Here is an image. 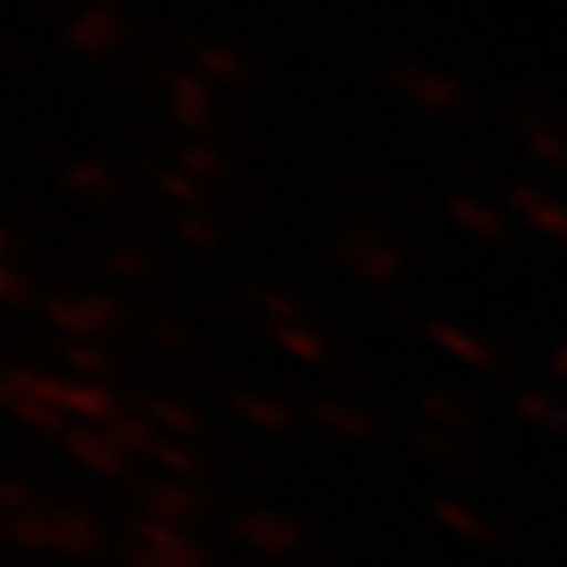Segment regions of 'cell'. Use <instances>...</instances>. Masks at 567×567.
<instances>
[{
	"mask_svg": "<svg viewBox=\"0 0 567 567\" xmlns=\"http://www.w3.org/2000/svg\"><path fill=\"white\" fill-rule=\"evenodd\" d=\"M0 391H13V395H34L42 404H51L55 412L84 421V425H105L110 416H118V395L102 383H89V379H55V374H42L30 365H13L0 374Z\"/></svg>",
	"mask_w": 567,
	"mask_h": 567,
	"instance_id": "6da1fadb",
	"label": "cell"
},
{
	"mask_svg": "<svg viewBox=\"0 0 567 567\" xmlns=\"http://www.w3.org/2000/svg\"><path fill=\"white\" fill-rule=\"evenodd\" d=\"M131 567H206V547L182 526V522H161V517H135L131 522Z\"/></svg>",
	"mask_w": 567,
	"mask_h": 567,
	"instance_id": "7a4b0ae2",
	"label": "cell"
},
{
	"mask_svg": "<svg viewBox=\"0 0 567 567\" xmlns=\"http://www.w3.org/2000/svg\"><path fill=\"white\" fill-rule=\"evenodd\" d=\"M47 324L68 332L72 341H97L105 332H114L122 324V307L110 295L84 290V295H55L47 299Z\"/></svg>",
	"mask_w": 567,
	"mask_h": 567,
	"instance_id": "3957f363",
	"label": "cell"
},
{
	"mask_svg": "<svg viewBox=\"0 0 567 567\" xmlns=\"http://www.w3.org/2000/svg\"><path fill=\"white\" fill-rule=\"evenodd\" d=\"M126 21H122L118 9L110 4H89L81 9L72 25H68V47L76 55H89V60H102V55H118L122 42H126Z\"/></svg>",
	"mask_w": 567,
	"mask_h": 567,
	"instance_id": "277c9868",
	"label": "cell"
},
{
	"mask_svg": "<svg viewBox=\"0 0 567 567\" xmlns=\"http://www.w3.org/2000/svg\"><path fill=\"white\" fill-rule=\"evenodd\" d=\"M63 450L84 466V471H93V475H105V480H122L126 475V466H131V454H122L114 442H110V433L102 425H72L63 433Z\"/></svg>",
	"mask_w": 567,
	"mask_h": 567,
	"instance_id": "5b68a950",
	"label": "cell"
},
{
	"mask_svg": "<svg viewBox=\"0 0 567 567\" xmlns=\"http://www.w3.org/2000/svg\"><path fill=\"white\" fill-rule=\"evenodd\" d=\"M206 76H198L194 68L189 72H173L168 81V105H173V118L182 122L185 131H206L210 114H215V97L206 89Z\"/></svg>",
	"mask_w": 567,
	"mask_h": 567,
	"instance_id": "8992f818",
	"label": "cell"
},
{
	"mask_svg": "<svg viewBox=\"0 0 567 567\" xmlns=\"http://www.w3.org/2000/svg\"><path fill=\"white\" fill-rule=\"evenodd\" d=\"M140 501L147 517H161V522H189L203 513V496L185 480H152L140 487Z\"/></svg>",
	"mask_w": 567,
	"mask_h": 567,
	"instance_id": "52a82bcc",
	"label": "cell"
},
{
	"mask_svg": "<svg viewBox=\"0 0 567 567\" xmlns=\"http://www.w3.org/2000/svg\"><path fill=\"white\" fill-rule=\"evenodd\" d=\"M55 550L60 555H72V559H84L93 550H102V526L81 513V508H55Z\"/></svg>",
	"mask_w": 567,
	"mask_h": 567,
	"instance_id": "ba28073f",
	"label": "cell"
},
{
	"mask_svg": "<svg viewBox=\"0 0 567 567\" xmlns=\"http://www.w3.org/2000/svg\"><path fill=\"white\" fill-rule=\"evenodd\" d=\"M143 416L156 425V433L177 437V442H189V437L203 433V416L189 404H182V400H168V395H147L143 400Z\"/></svg>",
	"mask_w": 567,
	"mask_h": 567,
	"instance_id": "9c48e42d",
	"label": "cell"
},
{
	"mask_svg": "<svg viewBox=\"0 0 567 567\" xmlns=\"http://www.w3.org/2000/svg\"><path fill=\"white\" fill-rule=\"evenodd\" d=\"M236 534H240L248 547L257 550H286L295 543V529L282 517H265V513H248L236 522Z\"/></svg>",
	"mask_w": 567,
	"mask_h": 567,
	"instance_id": "30bf717a",
	"label": "cell"
},
{
	"mask_svg": "<svg viewBox=\"0 0 567 567\" xmlns=\"http://www.w3.org/2000/svg\"><path fill=\"white\" fill-rule=\"evenodd\" d=\"M0 404L9 408L21 425L39 429V433H60V437L68 433V416H63V412H55L51 404H42V400H34V395H13V391H0Z\"/></svg>",
	"mask_w": 567,
	"mask_h": 567,
	"instance_id": "8fae6325",
	"label": "cell"
},
{
	"mask_svg": "<svg viewBox=\"0 0 567 567\" xmlns=\"http://www.w3.org/2000/svg\"><path fill=\"white\" fill-rule=\"evenodd\" d=\"M102 429L110 433V442H114L122 454H147V450H152V442L161 437V433H156V425H152L147 416H131V412L110 416Z\"/></svg>",
	"mask_w": 567,
	"mask_h": 567,
	"instance_id": "7c38bea8",
	"label": "cell"
},
{
	"mask_svg": "<svg viewBox=\"0 0 567 567\" xmlns=\"http://www.w3.org/2000/svg\"><path fill=\"white\" fill-rule=\"evenodd\" d=\"M143 458H152L161 471H168V480H194L203 471V458L194 450L185 446V442H177V437H164V433L152 442V450Z\"/></svg>",
	"mask_w": 567,
	"mask_h": 567,
	"instance_id": "4fadbf2b",
	"label": "cell"
},
{
	"mask_svg": "<svg viewBox=\"0 0 567 567\" xmlns=\"http://www.w3.org/2000/svg\"><path fill=\"white\" fill-rule=\"evenodd\" d=\"M60 358H63V365L72 370V379H89V383L105 379V374H110V365H114V358L105 353L102 344H93V341H68Z\"/></svg>",
	"mask_w": 567,
	"mask_h": 567,
	"instance_id": "5bb4252c",
	"label": "cell"
},
{
	"mask_svg": "<svg viewBox=\"0 0 567 567\" xmlns=\"http://www.w3.org/2000/svg\"><path fill=\"white\" fill-rule=\"evenodd\" d=\"M9 538L25 550H42V555H51V550H55V517H51V508L30 513V517H13Z\"/></svg>",
	"mask_w": 567,
	"mask_h": 567,
	"instance_id": "9a60e30c",
	"label": "cell"
},
{
	"mask_svg": "<svg viewBox=\"0 0 567 567\" xmlns=\"http://www.w3.org/2000/svg\"><path fill=\"white\" fill-rule=\"evenodd\" d=\"M63 185L81 198H110L114 194V173L102 161H81L63 173Z\"/></svg>",
	"mask_w": 567,
	"mask_h": 567,
	"instance_id": "2e32d148",
	"label": "cell"
},
{
	"mask_svg": "<svg viewBox=\"0 0 567 567\" xmlns=\"http://www.w3.org/2000/svg\"><path fill=\"white\" fill-rule=\"evenodd\" d=\"M194 72L215 84H231L244 76V60L227 47H198L194 51Z\"/></svg>",
	"mask_w": 567,
	"mask_h": 567,
	"instance_id": "e0dca14e",
	"label": "cell"
},
{
	"mask_svg": "<svg viewBox=\"0 0 567 567\" xmlns=\"http://www.w3.org/2000/svg\"><path fill=\"white\" fill-rule=\"evenodd\" d=\"M156 185H161L164 198H168V203H177L182 210H203L206 182H198V177H189V173H182V168H168V173L156 177Z\"/></svg>",
	"mask_w": 567,
	"mask_h": 567,
	"instance_id": "ac0fdd59",
	"label": "cell"
},
{
	"mask_svg": "<svg viewBox=\"0 0 567 567\" xmlns=\"http://www.w3.org/2000/svg\"><path fill=\"white\" fill-rule=\"evenodd\" d=\"M105 269L122 278V282H135V278H147L152 274V257L140 244H118V248H105Z\"/></svg>",
	"mask_w": 567,
	"mask_h": 567,
	"instance_id": "d6986e66",
	"label": "cell"
},
{
	"mask_svg": "<svg viewBox=\"0 0 567 567\" xmlns=\"http://www.w3.org/2000/svg\"><path fill=\"white\" fill-rule=\"evenodd\" d=\"M177 168L198 177V182H215V177H224V156L210 143H185L177 152Z\"/></svg>",
	"mask_w": 567,
	"mask_h": 567,
	"instance_id": "ffe728a7",
	"label": "cell"
},
{
	"mask_svg": "<svg viewBox=\"0 0 567 567\" xmlns=\"http://www.w3.org/2000/svg\"><path fill=\"white\" fill-rule=\"evenodd\" d=\"M236 412L257 429H282L286 421H290V412H286L282 404H274V400H265V395H240V400H236Z\"/></svg>",
	"mask_w": 567,
	"mask_h": 567,
	"instance_id": "44dd1931",
	"label": "cell"
},
{
	"mask_svg": "<svg viewBox=\"0 0 567 567\" xmlns=\"http://www.w3.org/2000/svg\"><path fill=\"white\" fill-rule=\"evenodd\" d=\"M0 508L9 513V517H30V513H42V496L34 492L30 484H21V480H0Z\"/></svg>",
	"mask_w": 567,
	"mask_h": 567,
	"instance_id": "7402d4cb",
	"label": "cell"
},
{
	"mask_svg": "<svg viewBox=\"0 0 567 567\" xmlns=\"http://www.w3.org/2000/svg\"><path fill=\"white\" fill-rule=\"evenodd\" d=\"M177 236L185 244H194V248H215L219 244V227L210 224L203 210H182L177 215Z\"/></svg>",
	"mask_w": 567,
	"mask_h": 567,
	"instance_id": "603a6c76",
	"label": "cell"
},
{
	"mask_svg": "<svg viewBox=\"0 0 567 567\" xmlns=\"http://www.w3.org/2000/svg\"><path fill=\"white\" fill-rule=\"evenodd\" d=\"M30 299H34V290H30V282H25V274H18L13 265L0 257V303L25 307Z\"/></svg>",
	"mask_w": 567,
	"mask_h": 567,
	"instance_id": "cb8c5ba5",
	"label": "cell"
},
{
	"mask_svg": "<svg viewBox=\"0 0 567 567\" xmlns=\"http://www.w3.org/2000/svg\"><path fill=\"white\" fill-rule=\"evenodd\" d=\"M147 337L161 344V349H168V353H173V349H185V341H189L185 328L177 324V320H168V316H156V320L147 324Z\"/></svg>",
	"mask_w": 567,
	"mask_h": 567,
	"instance_id": "d4e9b609",
	"label": "cell"
},
{
	"mask_svg": "<svg viewBox=\"0 0 567 567\" xmlns=\"http://www.w3.org/2000/svg\"><path fill=\"white\" fill-rule=\"evenodd\" d=\"M278 341H282L290 353H299V358H316V353H320V341H316L311 332H303V328L286 324L282 332H278Z\"/></svg>",
	"mask_w": 567,
	"mask_h": 567,
	"instance_id": "484cf974",
	"label": "cell"
},
{
	"mask_svg": "<svg viewBox=\"0 0 567 567\" xmlns=\"http://www.w3.org/2000/svg\"><path fill=\"white\" fill-rule=\"evenodd\" d=\"M261 303L269 307V316H278V320H286V316H290V303H286V299H278V295H261Z\"/></svg>",
	"mask_w": 567,
	"mask_h": 567,
	"instance_id": "4316f807",
	"label": "cell"
},
{
	"mask_svg": "<svg viewBox=\"0 0 567 567\" xmlns=\"http://www.w3.org/2000/svg\"><path fill=\"white\" fill-rule=\"evenodd\" d=\"M13 248H18V240H13V231H9V227L0 224V257H9Z\"/></svg>",
	"mask_w": 567,
	"mask_h": 567,
	"instance_id": "83f0119b",
	"label": "cell"
},
{
	"mask_svg": "<svg viewBox=\"0 0 567 567\" xmlns=\"http://www.w3.org/2000/svg\"><path fill=\"white\" fill-rule=\"evenodd\" d=\"M9 526H13V517H9L4 508H0V538H9Z\"/></svg>",
	"mask_w": 567,
	"mask_h": 567,
	"instance_id": "f1b7e54d",
	"label": "cell"
}]
</instances>
